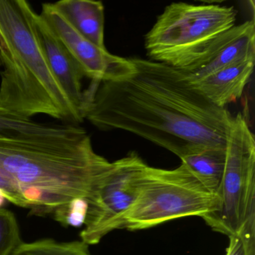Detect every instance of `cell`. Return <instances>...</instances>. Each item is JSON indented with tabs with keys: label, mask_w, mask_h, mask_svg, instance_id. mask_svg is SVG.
Instances as JSON below:
<instances>
[{
	"label": "cell",
	"mask_w": 255,
	"mask_h": 255,
	"mask_svg": "<svg viewBox=\"0 0 255 255\" xmlns=\"http://www.w3.org/2000/svg\"><path fill=\"white\" fill-rule=\"evenodd\" d=\"M52 125L38 123L32 119L20 117L0 107V132L10 131H41L48 129Z\"/></svg>",
	"instance_id": "2e32d148"
},
{
	"label": "cell",
	"mask_w": 255,
	"mask_h": 255,
	"mask_svg": "<svg viewBox=\"0 0 255 255\" xmlns=\"http://www.w3.org/2000/svg\"><path fill=\"white\" fill-rule=\"evenodd\" d=\"M233 6L170 4L144 38L150 60L186 71L218 36L236 25Z\"/></svg>",
	"instance_id": "277c9868"
},
{
	"label": "cell",
	"mask_w": 255,
	"mask_h": 255,
	"mask_svg": "<svg viewBox=\"0 0 255 255\" xmlns=\"http://www.w3.org/2000/svg\"><path fill=\"white\" fill-rule=\"evenodd\" d=\"M146 165L135 152L112 162L86 201L81 241L88 246L98 244L109 233L122 228L124 217L138 195Z\"/></svg>",
	"instance_id": "52a82bcc"
},
{
	"label": "cell",
	"mask_w": 255,
	"mask_h": 255,
	"mask_svg": "<svg viewBox=\"0 0 255 255\" xmlns=\"http://www.w3.org/2000/svg\"><path fill=\"white\" fill-rule=\"evenodd\" d=\"M217 198L181 163L174 169L146 165L135 201L121 229L138 231L187 216L204 217L215 210Z\"/></svg>",
	"instance_id": "5b68a950"
},
{
	"label": "cell",
	"mask_w": 255,
	"mask_h": 255,
	"mask_svg": "<svg viewBox=\"0 0 255 255\" xmlns=\"http://www.w3.org/2000/svg\"><path fill=\"white\" fill-rule=\"evenodd\" d=\"M111 165L77 125L0 132V169L20 186L36 215L56 214L72 203L87 201Z\"/></svg>",
	"instance_id": "7a4b0ae2"
},
{
	"label": "cell",
	"mask_w": 255,
	"mask_h": 255,
	"mask_svg": "<svg viewBox=\"0 0 255 255\" xmlns=\"http://www.w3.org/2000/svg\"><path fill=\"white\" fill-rule=\"evenodd\" d=\"M226 255H255V222L229 237Z\"/></svg>",
	"instance_id": "e0dca14e"
},
{
	"label": "cell",
	"mask_w": 255,
	"mask_h": 255,
	"mask_svg": "<svg viewBox=\"0 0 255 255\" xmlns=\"http://www.w3.org/2000/svg\"><path fill=\"white\" fill-rule=\"evenodd\" d=\"M40 15L81 66L86 77L92 81L119 80L133 72L130 59L111 54L107 49L92 44L77 32L53 8L52 3L43 4Z\"/></svg>",
	"instance_id": "ba28073f"
},
{
	"label": "cell",
	"mask_w": 255,
	"mask_h": 255,
	"mask_svg": "<svg viewBox=\"0 0 255 255\" xmlns=\"http://www.w3.org/2000/svg\"><path fill=\"white\" fill-rule=\"evenodd\" d=\"M255 61L243 62L220 70L201 80L190 82L212 104L225 109L238 101L253 74Z\"/></svg>",
	"instance_id": "8fae6325"
},
{
	"label": "cell",
	"mask_w": 255,
	"mask_h": 255,
	"mask_svg": "<svg viewBox=\"0 0 255 255\" xmlns=\"http://www.w3.org/2000/svg\"><path fill=\"white\" fill-rule=\"evenodd\" d=\"M53 8L86 39L101 49L104 44V7L101 1L62 0Z\"/></svg>",
	"instance_id": "7c38bea8"
},
{
	"label": "cell",
	"mask_w": 255,
	"mask_h": 255,
	"mask_svg": "<svg viewBox=\"0 0 255 255\" xmlns=\"http://www.w3.org/2000/svg\"><path fill=\"white\" fill-rule=\"evenodd\" d=\"M0 195L17 207L31 210L30 203L25 196L20 186L2 169H0Z\"/></svg>",
	"instance_id": "ac0fdd59"
},
{
	"label": "cell",
	"mask_w": 255,
	"mask_h": 255,
	"mask_svg": "<svg viewBox=\"0 0 255 255\" xmlns=\"http://www.w3.org/2000/svg\"><path fill=\"white\" fill-rule=\"evenodd\" d=\"M89 246L83 241L58 242L41 239L22 243L11 255H92Z\"/></svg>",
	"instance_id": "5bb4252c"
},
{
	"label": "cell",
	"mask_w": 255,
	"mask_h": 255,
	"mask_svg": "<svg viewBox=\"0 0 255 255\" xmlns=\"http://www.w3.org/2000/svg\"><path fill=\"white\" fill-rule=\"evenodd\" d=\"M255 60V21L235 25L210 44L202 56L186 71L189 81L208 77L220 70Z\"/></svg>",
	"instance_id": "9c48e42d"
},
{
	"label": "cell",
	"mask_w": 255,
	"mask_h": 255,
	"mask_svg": "<svg viewBox=\"0 0 255 255\" xmlns=\"http://www.w3.org/2000/svg\"><path fill=\"white\" fill-rule=\"evenodd\" d=\"M225 171L215 210L203 217L213 231L228 237L255 222V139L239 113L227 136Z\"/></svg>",
	"instance_id": "8992f818"
},
{
	"label": "cell",
	"mask_w": 255,
	"mask_h": 255,
	"mask_svg": "<svg viewBox=\"0 0 255 255\" xmlns=\"http://www.w3.org/2000/svg\"><path fill=\"white\" fill-rule=\"evenodd\" d=\"M23 243L14 213L0 207V255H11Z\"/></svg>",
	"instance_id": "9a60e30c"
},
{
	"label": "cell",
	"mask_w": 255,
	"mask_h": 255,
	"mask_svg": "<svg viewBox=\"0 0 255 255\" xmlns=\"http://www.w3.org/2000/svg\"><path fill=\"white\" fill-rule=\"evenodd\" d=\"M36 14L25 0H0V107L26 119L42 114L78 125L84 119L47 63Z\"/></svg>",
	"instance_id": "3957f363"
},
{
	"label": "cell",
	"mask_w": 255,
	"mask_h": 255,
	"mask_svg": "<svg viewBox=\"0 0 255 255\" xmlns=\"http://www.w3.org/2000/svg\"><path fill=\"white\" fill-rule=\"evenodd\" d=\"M128 77L92 81L86 91V119L101 130L122 129L145 138L180 159L225 149L233 116L203 96L181 70L129 58Z\"/></svg>",
	"instance_id": "6da1fadb"
},
{
	"label": "cell",
	"mask_w": 255,
	"mask_h": 255,
	"mask_svg": "<svg viewBox=\"0 0 255 255\" xmlns=\"http://www.w3.org/2000/svg\"><path fill=\"white\" fill-rule=\"evenodd\" d=\"M225 148H213L181 159L198 181L216 195L225 171Z\"/></svg>",
	"instance_id": "4fadbf2b"
},
{
	"label": "cell",
	"mask_w": 255,
	"mask_h": 255,
	"mask_svg": "<svg viewBox=\"0 0 255 255\" xmlns=\"http://www.w3.org/2000/svg\"><path fill=\"white\" fill-rule=\"evenodd\" d=\"M37 33L47 63L77 113L86 119V101L82 89L86 77L81 66L59 41L40 14L35 15Z\"/></svg>",
	"instance_id": "30bf717a"
}]
</instances>
